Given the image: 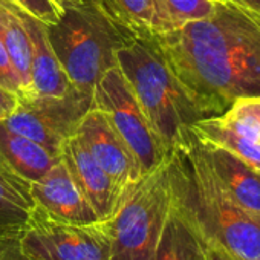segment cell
Masks as SVG:
<instances>
[{"label":"cell","instance_id":"11","mask_svg":"<svg viewBox=\"0 0 260 260\" xmlns=\"http://www.w3.org/2000/svg\"><path fill=\"white\" fill-rule=\"evenodd\" d=\"M31 196L43 213L68 223L101 222L60 159L40 181L29 184Z\"/></svg>","mask_w":260,"mask_h":260},{"label":"cell","instance_id":"5","mask_svg":"<svg viewBox=\"0 0 260 260\" xmlns=\"http://www.w3.org/2000/svg\"><path fill=\"white\" fill-rule=\"evenodd\" d=\"M172 208L167 161L125 190L106 222L110 260H153Z\"/></svg>","mask_w":260,"mask_h":260},{"label":"cell","instance_id":"26","mask_svg":"<svg viewBox=\"0 0 260 260\" xmlns=\"http://www.w3.org/2000/svg\"><path fill=\"white\" fill-rule=\"evenodd\" d=\"M233 2L260 16V0H233Z\"/></svg>","mask_w":260,"mask_h":260},{"label":"cell","instance_id":"12","mask_svg":"<svg viewBox=\"0 0 260 260\" xmlns=\"http://www.w3.org/2000/svg\"><path fill=\"white\" fill-rule=\"evenodd\" d=\"M16 4V2H14ZM17 14L23 23L31 45V93L46 96H63L74 86L66 77L49 40V25L29 14L16 4Z\"/></svg>","mask_w":260,"mask_h":260},{"label":"cell","instance_id":"2","mask_svg":"<svg viewBox=\"0 0 260 260\" xmlns=\"http://www.w3.org/2000/svg\"><path fill=\"white\" fill-rule=\"evenodd\" d=\"M167 172L173 205L207 246L233 260H260V219L228 194L193 134L170 153Z\"/></svg>","mask_w":260,"mask_h":260},{"label":"cell","instance_id":"27","mask_svg":"<svg viewBox=\"0 0 260 260\" xmlns=\"http://www.w3.org/2000/svg\"><path fill=\"white\" fill-rule=\"evenodd\" d=\"M54 2V5L61 11V14H63V11L64 10H69V8H75V7H78L83 0H52Z\"/></svg>","mask_w":260,"mask_h":260},{"label":"cell","instance_id":"7","mask_svg":"<svg viewBox=\"0 0 260 260\" xmlns=\"http://www.w3.org/2000/svg\"><path fill=\"white\" fill-rule=\"evenodd\" d=\"M20 249L34 260H110L106 222L68 223L52 219L39 207L17 231Z\"/></svg>","mask_w":260,"mask_h":260},{"label":"cell","instance_id":"24","mask_svg":"<svg viewBox=\"0 0 260 260\" xmlns=\"http://www.w3.org/2000/svg\"><path fill=\"white\" fill-rule=\"evenodd\" d=\"M19 93L0 84V121H5L17 107Z\"/></svg>","mask_w":260,"mask_h":260},{"label":"cell","instance_id":"4","mask_svg":"<svg viewBox=\"0 0 260 260\" xmlns=\"http://www.w3.org/2000/svg\"><path fill=\"white\" fill-rule=\"evenodd\" d=\"M134 37L137 34L112 14L106 0H83L49 26V40L66 77L84 92H92L116 66L118 51Z\"/></svg>","mask_w":260,"mask_h":260},{"label":"cell","instance_id":"17","mask_svg":"<svg viewBox=\"0 0 260 260\" xmlns=\"http://www.w3.org/2000/svg\"><path fill=\"white\" fill-rule=\"evenodd\" d=\"M190 130L202 144L220 147L260 172V143L237 135L234 130L219 119V116L199 119Z\"/></svg>","mask_w":260,"mask_h":260},{"label":"cell","instance_id":"3","mask_svg":"<svg viewBox=\"0 0 260 260\" xmlns=\"http://www.w3.org/2000/svg\"><path fill=\"white\" fill-rule=\"evenodd\" d=\"M116 66L169 153L185 146L191 125L207 116L173 74L153 34L125 43L116 54Z\"/></svg>","mask_w":260,"mask_h":260},{"label":"cell","instance_id":"15","mask_svg":"<svg viewBox=\"0 0 260 260\" xmlns=\"http://www.w3.org/2000/svg\"><path fill=\"white\" fill-rule=\"evenodd\" d=\"M34 208L29 182L0 159V236L20 231Z\"/></svg>","mask_w":260,"mask_h":260},{"label":"cell","instance_id":"19","mask_svg":"<svg viewBox=\"0 0 260 260\" xmlns=\"http://www.w3.org/2000/svg\"><path fill=\"white\" fill-rule=\"evenodd\" d=\"M112 14L137 36L156 32L153 0H106Z\"/></svg>","mask_w":260,"mask_h":260},{"label":"cell","instance_id":"13","mask_svg":"<svg viewBox=\"0 0 260 260\" xmlns=\"http://www.w3.org/2000/svg\"><path fill=\"white\" fill-rule=\"evenodd\" d=\"M202 147L228 194L243 210L260 219V172L220 147L207 144H202Z\"/></svg>","mask_w":260,"mask_h":260},{"label":"cell","instance_id":"16","mask_svg":"<svg viewBox=\"0 0 260 260\" xmlns=\"http://www.w3.org/2000/svg\"><path fill=\"white\" fill-rule=\"evenodd\" d=\"M207 249V243L172 201V208L153 260H205Z\"/></svg>","mask_w":260,"mask_h":260},{"label":"cell","instance_id":"10","mask_svg":"<svg viewBox=\"0 0 260 260\" xmlns=\"http://www.w3.org/2000/svg\"><path fill=\"white\" fill-rule=\"evenodd\" d=\"M60 159L96 211L100 220L112 217L125 191H122L103 170L77 134L63 143Z\"/></svg>","mask_w":260,"mask_h":260},{"label":"cell","instance_id":"28","mask_svg":"<svg viewBox=\"0 0 260 260\" xmlns=\"http://www.w3.org/2000/svg\"><path fill=\"white\" fill-rule=\"evenodd\" d=\"M205 260H233V258L228 257L226 254H223L222 251L208 246V249H207V258Z\"/></svg>","mask_w":260,"mask_h":260},{"label":"cell","instance_id":"9","mask_svg":"<svg viewBox=\"0 0 260 260\" xmlns=\"http://www.w3.org/2000/svg\"><path fill=\"white\" fill-rule=\"evenodd\" d=\"M75 134L122 191L143 178L141 167L132 150L101 110L90 107L81 118Z\"/></svg>","mask_w":260,"mask_h":260},{"label":"cell","instance_id":"1","mask_svg":"<svg viewBox=\"0 0 260 260\" xmlns=\"http://www.w3.org/2000/svg\"><path fill=\"white\" fill-rule=\"evenodd\" d=\"M176 78L207 118L260 96V16L233 0L172 31L153 34Z\"/></svg>","mask_w":260,"mask_h":260},{"label":"cell","instance_id":"18","mask_svg":"<svg viewBox=\"0 0 260 260\" xmlns=\"http://www.w3.org/2000/svg\"><path fill=\"white\" fill-rule=\"evenodd\" d=\"M156 32L172 31L187 22L208 17L214 10L213 0H153Z\"/></svg>","mask_w":260,"mask_h":260},{"label":"cell","instance_id":"21","mask_svg":"<svg viewBox=\"0 0 260 260\" xmlns=\"http://www.w3.org/2000/svg\"><path fill=\"white\" fill-rule=\"evenodd\" d=\"M13 2L49 26L55 25L61 17V11L54 5L52 0H13Z\"/></svg>","mask_w":260,"mask_h":260},{"label":"cell","instance_id":"29","mask_svg":"<svg viewBox=\"0 0 260 260\" xmlns=\"http://www.w3.org/2000/svg\"><path fill=\"white\" fill-rule=\"evenodd\" d=\"M213 2H219V0H213Z\"/></svg>","mask_w":260,"mask_h":260},{"label":"cell","instance_id":"6","mask_svg":"<svg viewBox=\"0 0 260 260\" xmlns=\"http://www.w3.org/2000/svg\"><path fill=\"white\" fill-rule=\"evenodd\" d=\"M95 109L101 110L137 158L143 176L164 164L170 153L155 132L128 81L118 66L109 69L92 90Z\"/></svg>","mask_w":260,"mask_h":260},{"label":"cell","instance_id":"8","mask_svg":"<svg viewBox=\"0 0 260 260\" xmlns=\"http://www.w3.org/2000/svg\"><path fill=\"white\" fill-rule=\"evenodd\" d=\"M92 106V92L77 87L63 96L22 93L16 110L4 124L60 156L63 143L75 135L81 118Z\"/></svg>","mask_w":260,"mask_h":260},{"label":"cell","instance_id":"23","mask_svg":"<svg viewBox=\"0 0 260 260\" xmlns=\"http://www.w3.org/2000/svg\"><path fill=\"white\" fill-rule=\"evenodd\" d=\"M0 260H34L28 257L19 246L17 233L0 236Z\"/></svg>","mask_w":260,"mask_h":260},{"label":"cell","instance_id":"22","mask_svg":"<svg viewBox=\"0 0 260 260\" xmlns=\"http://www.w3.org/2000/svg\"><path fill=\"white\" fill-rule=\"evenodd\" d=\"M0 84L4 87L17 92L19 95L22 93V86L17 77V72L13 66L11 57L5 48V45L0 40Z\"/></svg>","mask_w":260,"mask_h":260},{"label":"cell","instance_id":"20","mask_svg":"<svg viewBox=\"0 0 260 260\" xmlns=\"http://www.w3.org/2000/svg\"><path fill=\"white\" fill-rule=\"evenodd\" d=\"M217 116L225 125L234 130L237 135L248 138L251 141L260 143V122L255 116L246 112L237 110L234 107H230L225 113L217 115Z\"/></svg>","mask_w":260,"mask_h":260},{"label":"cell","instance_id":"25","mask_svg":"<svg viewBox=\"0 0 260 260\" xmlns=\"http://www.w3.org/2000/svg\"><path fill=\"white\" fill-rule=\"evenodd\" d=\"M234 109L246 112L252 116H255L260 122V96H251V98H240L233 103Z\"/></svg>","mask_w":260,"mask_h":260},{"label":"cell","instance_id":"14","mask_svg":"<svg viewBox=\"0 0 260 260\" xmlns=\"http://www.w3.org/2000/svg\"><path fill=\"white\" fill-rule=\"evenodd\" d=\"M0 159L31 184L40 181L60 161V156L37 141L13 132L0 121Z\"/></svg>","mask_w":260,"mask_h":260}]
</instances>
